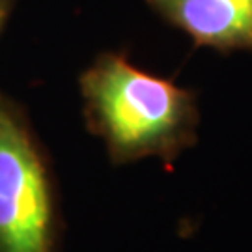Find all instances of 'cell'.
<instances>
[{
  "label": "cell",
  "mask_w": 252,
  "mask_h": 252,
  "mask_svg": "<svg viewBox=\"0 0 252 252\" xmlns=\"http://www.w3.org/2000/svg\"><path fill=\"white\" fill-rule=\"evenodd\" d=\"M90 129L103 138L114 164L157 157L170 164L196 144L194 92L105 53L81 77Z\"/></svg>",
  "instance_id": "cell-1"
},
{
  "label": "cell",
  "mask_w": 252,
  "mask_h": 252,
  "mask_svg": "<svg viewBox=\"0 0 252 252\" xmlns=\"http://www.w3.org/2000/svg\"><path fill=\"white\" fill-rule=\"evenodd\" d=\"M196 47L252 53V0H146Z\"/></svg>",
  "instance_id": "cell-3"
},
{
  "label": "cell",
  "mask_w": 252,
  "mask_h": 252,
  "mask_svg": "<svg viewBox=\"0 0 252 252\" xmlns=\"http://www.w3.org/2000/svg\"><path fill=\"white\" fill-rule=\"evenodd\" d=\"M45 164L23 116L0 97V252H53Z\"/></svg>",
  "instance_id": "cell-2"
},
{
  "label": "cell",
  "mask_w": 252,
  "mask_h": 252,
  "mask_svg": "<svg viewBox=\"0 0 252 252\" xmlns=\"http://www.w3.org/2000/svg\"><path fill=\"white\" fill-rule=\"evenodd\" d=\"M11 4H13V0H0V30H2L4 23H6V19H8Z\"/></svg>",
  "instance_id": "cell-4"
}]
</instances>
